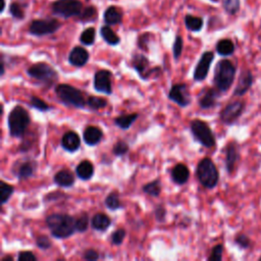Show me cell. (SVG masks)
I'll return each mask as SVG.
<instances>
[{
	"mask_svg": "<svg viewBox=\"0 0 261 261\" xmlns=\"http://www.w3.org/2000/svg\"><path fill=\"white\" fill-rule=\"evenodd\" d=\"M46 224L49 227L51 234L57 239L68 238L76 230L75 218L68 214H51L47 216Z\"/></svg>",
	"mask_w": 261,
	"mask_h": 261,
	"instance_id": "obj_1",
	"label": "cell"
},
{
	"mask_svg": "<svg viewBox=\"0 0 261 261\" xmlns=\"http://www.w3.org/2000/svg\"><path fill=\"white\" fill-rule=\"evenodd\" d=\"M236 66L228 59H222L217 62L214 68L213 83L220 93H225L231 87L236 76Z\"/></svg>",
	"mask_w": 261,
	"mask_h": 261,
	"instance_id": "obj_2",
	"label": "cell"
},
{
	"mask_svg": "<svg viewBox=\"0 0 261 261\" xmlns=\"http://www.w3.org/2000/svg\"><path fill=\"white\" fill-rule=\"evenodd\" d=\"M30 123L31 117L29 115V112L19 105L15 106L8 114L7 125L11 137H21L25 133Z\"/></svg>",
	"mask_w": 261,
	"mask_h": 261,
	"instance_id": "obj_3",
	"label": "cell"
},
{
	"mask_svg": "<svg viewBox=\"0 0 261 261\" xmlns=\"http://www.w3.org/2000/svg\"><path fill=\"white\" fill-rule=\"evenodd\" d=\"M196 175L201 185L207 189H213L218 184L219 173L215 164L210 158H203L198 163Z\"/></svg>",
	"mask_w": 261,
	"mask_h": 261,
	"instance_id": "obj_4",
	"label": "cell"
},
{
	"mask_svg": "<svg viewBox=\"0 0 261 261\" xmlns=\"http://www.w3.org/2000/svg\"><path fill=\"white\" fill-rule=\"evenodd\" d=\"M55 94L65 105L75 108H83L86 104L83 93L75 87L67 84H60L55 88Z\"/></svg>",
	"mask_w": 261,
	"mask_h": 261,
	"instance_id": "obj_5",
	"label": "cell"
},
{
	"mask_svg": "<svg viewBox=\"0 0 261 261\" xmlns=\"http://www.w3.org/2000/svg\"><path fill=\"white\" fill-rule=\"evenodd\" d=\"M27 73L31 77L41 82L47 87H51L55 82L58 81L57 71L51 65L45 62H39V63L33 64L27 69Z\"/></svg>",
	"mask_w": 261,
	"mask_h": 261,
	"instance_id": "obj_6",
	"label": "cell"
},
{
	"mask_svg": "<svg viewBox=\"0 0 261 261\" xmlns=\"http://www.w3.org/2000/svg\"><path fill=\"white\" fill-rule=\"evenodd\" d=\"M191 132L197 142L206 148H212L215 146V137L209 125L201 120L194 119L191 122Z\"/></svg>",
	"mask_w": 261,
	"mask_h": 261,
	"instance_id": "obj_7",
	"label": "cell"
},
{
	"mask_svg": "<svg viewBox=\"0 0 261 261\" xmlns=\"http://www.w3.org/2000/svg\"><path fill=\"white\" fill-rule=\"evenodd\" d=\"M245 110V102L242 100H234L229 102L219 114V118L222 123L226 125L233 124L243 114Z\"/></svg>",
	"mask_w": 261,
	"mask_h": 261,
	"instance_id": "obj_8",
	"label": "cell"
},
{
	"mask_svg": "<svg viewBox=\"0 0 261 261\" xmlns=\"http://www.w3.org/2000/svg\"><path fill=\"white\" fill-rule=\"evenodd\" d=\"M54 13L63 17L79 15L82 12V2L79 0H57L53 3Z\"/></svg>",
	"mask_w": 261,
	"mask_h": 261,
	"instance_id": "obj_9",
	"label": "cell"
},
{
	"mask_svg": "<svg viewBox=\"0 0 261 261\" xmlns=\"http://www.w3.org/2000/svg\"><path fill=\"white\" fill-rule=\"evenodd\" d=\"M60 27L56 19H37L30 25V33L35 36H44L53 34Z\"/></svg>",
	"mask_w": 261,
	"mask_h": 261,
	"instance_id": "obj_10",
	"label": "cell"
},
{
	"mask_svg": "<svg viewBox=\"0 0 261 261\" xmlns=\"http://www.w3.org/2000/svg\"><path fill=\"white\" fill-rule=\"evenodd\" d=\"M168 98L179 105L186 107L191 103V95L187 84H175L173 85L168 93Z\"/></svg>",
	"mask_w": 261,
	"mask_h": 261,
	"instance_id": "obj_11",
	"label": "cell"
},
{
	"mask_svg": "<svg viewBox=\"0 0 261 261\" xmlns=\"http://www.w3.org/2000/svg\"><path fill=\"white\" fill-rule=\"evenodd\" d=\"M213 59H214V54L211 51H207L202 54L194 70V80L196 82H202L207 77V74Z\"/></svg>",
	"mask_w": 261,
	"mask_h": 261,
	"instance_id": "obj_12",
	"label": "cell"
},
{
	"mask_svg": "<svg viewBox=\"0 0 261 261\" xmlns=\"http://www.w3.org/2000/svg\"><path fill=\"white\" fill-rule=\"evenodd\" d=\"M111 76L112 73L109 70L101 69L96 71L94 75V88L97 92H101L104 94L112 93V85H111Z\"/></svg>",
	"mask_w": 261,
	"mask_h": 261,
	"instance_id": "obj_13",
	"label": "cell"
},
{
	"mask_svg": "<svg viewBox=\"0 0 261 261\" xmlns=\"http://www.w3.org/2000/svg\"><path fill=\"white\" fill-rule=\"evenodd\" d=\"M132 65L143 80L151 77V75H153L156 72V70L160 69L159 67L149 68V60L142 54H137L133 57Z\"/></svg>",
	"mask_w": 261,
	"mask_h": 261,
	"instance_id": "obj_14",
	"label": "cell"
},
{
	"mask_svg": "<svg viewBox=\"0 0 261 261\" xmlns=\"http://www.w3.org/2000/svg\"><path fill=\"white\" fill-rule=\"evenodd\" d=\"M240 160V147L236 141H231L225 148V169L230 174Z\"/></svg>",
	"mask_w": 261,
	"mask_h": 261,
	"instance_id": "obj_15",
	"label": "cell"
},
{
	"mask_svg": "<svg viewBox=\"0 0 261 261\" xmlns=\"http://www.w3.org/2000/svg\"><path fill=\"white\" fill-rule=\"evenodd\" d=\"M37 169V164L33 160H23L21 162H15L12 171L18 179H27L34 175Z\"/></svg>",
	"mask_w": 261,
	"mask_h": 261,
	"instance_id": "obj_16",
	"label": "cell"
},
{
	"mask_svg": "<svg viewBox=\"0 0 261 261\" xmlns=\"http://www.w3.org/2000/svg\"><path fill=\"white\" fill-rule=\"evenodd\" d=\"M254 82L253 73L250 69H244L238 80V84L233 91V96L242 97L244 96L252 87Z\"/></svg>",
	"mask_w": 261,
	"mask_h": 261,
	"instance_id": "obj_17",
	"label": "cell"
},
{
	"mask_svg": "<svg viewBox=\"0 0 261 261\" xmlns=\"http://www.w3.org/2000/svg\"><path fill=\"white\" fill-rule=\"evenodd\" d=\"M220 92L217 89L206 88L203 89L199 95V105L202 109H210L217 104Z\"/></svg>",
	"mask_w": 261,
	"mask_h": 261,
	"instance_id": "obj_18",
	"label": "cell"
},
{
	"mask_svg": "<svg viewBox=\"0 0 261 261\" xmlns=\"http://www.w3.org/2000/svg\"><path fill=\"white\" fill-rule=\"evenodd\" d=\"M89 60V53L83 47H74L68 56V61L71 65L81 67L84 66Z\"/></svg>",
	"mask_w": 261,
	"mask_h": 261,
	"instance_id": "obj_19",
	"label": "cell"
},
{
	"mask_svg": "<svg viewBox=\"0 0 261 261\" xmlns=\"http://www.w3.org/2000/svg\"><path fill=\"white\" fill-rule=\"evenodd\" d=\"M61 146L67 152H74L81 146V139L79 135L72 130L65 133L61 139Z\"/></svg>",
	"mask_w": 261,
	"mask_h": 261,
	"instance_id": "obj_20",
	"label": "cell"
},
{
	"mask_svg": "<svg viewBox=\"0 0 261 261\" xmlns=\"http://www.w3.org/2000/svg\"><path fill=\"white\" fill-rule=\"evenodd\" d=\"M103 137L102 130L97 126H88L83 134L84 142L89 146H95L98 143H100L101 139Z\"/></svg>",
	"mask_w": 261,
	"mask_h": 261,
	"instance_id": "obj_21",
	"label": "cell"
},
{
	"mask_svg": "<svg viewBox=\"0 0 261 261\" xmlns=\"http://www.w3.org/2000/svg\"><path fill=\"white\" fill-rule=\"evenodd\" d=\"M171 177L172 180L177 185L186 184L190 177L189 168L182 163L176 164L171 170Z\"/></svg>",
	"mask_w": 261,
	"mask_h": 261,
	"instance_id": "obj_22",
	"label": "cell"
},
{
	"mask_svg": "<svg viewBox=\"0 0 261 261\" xmlns=\"http://www.w3.org/2000/svg\"><path fill=\"white\" fill-rule=\"evenodd\" d=\"M54 181L60 187L69 188L74 184V176L68 169H62L55 173Z\"/></svg>",
	"mask_w": 261,
	"mask_h": 261,
	"instance_id": "obj_23",
	"label": "cell"
},
{
	"mask_svg": "<svg viewBox=\"0 0 261 261\" xmlns=\"http://www.w3.org/2000/svg\"><path fill=\"white\" fill-rule=\"evenodd\" d=\"M75 172H76V175L83 179V180H88L90 179L93 174H94V166L92 164L91 161L89 160H83L81 161L76 168H75Z\"/></svg>",
	"mask_w": 261,
	"mask_h": 261,
	"instance_id": "obj_24",
	"label": "cell"
},
{
	"mask_svg": "<svg viewBox=\"0 0 261 261\" xmlns=\"http://www.w3.org/2000/svg\"><path fill=\"white\" fill-rule=\"evenodd\" d=\"M111 224V220L109 216H107L104 213H96L91 220V225L94 229L103 231L107 229Z\"/></svg>",
	"mask_w": 261,
	"mask_h": 261,
	"instance_id": "obj_25",
	"label": "cell"
},
{
	"mask_svg": "<svg viewBox=\"0 0 261 261\" xmlns=\"http://www.w3.org/2000/svg\"><path fill=\"white\" fill-rule=\"evenodd\" d=\"M139 117L138 113L130 114H121L118 117L114 118V124L121 129H127L135 122V120Z\"/></svg>",
	"mask_w": 261,
	"mask_h": 261,
	"instance_id": "obj_26",
	"label": "cell"
},
{
	"mask_svg": "<svg viewBox=\"0 0 261 261\" xmlns=\"http://www.w3.org/2000/svg\"><path fill=\"white\" fill-rule=\"evenodd\" d=\"M216 51L221 56H229L234 52V45L229 39H222L216 44Z\"/></svg>",
	"mask_w": 261,
	"mask_h": 261,
	"instance_id": "obj_27",
	"label": "cell"
},
{
	"mask_svg": "<svg viewBox=\"0 0 261 261\" xmlns=\"http://www.w3.org/2000/svg\"><path fill=\"white\" fill-rule=\"evenodd\" d=\"M121 13L116 7H108L104 13V20L108 24H116L121 21Z\"/></svg>",
	"mask_w": 261,
	"mask_h": 261,
	"instance_id": "obj_28",
	"label": "cell"
},
{
	"mask_svg": "<svg viewBox=\"0 0 261 261\" xmlns=\"http://www.w3.org/2000/svg\"><path fill=\"white\" fill-rule=\"evenodd\" d=\"M101 36L104 39V41L106 43H108L109 45H116L119 43V37L108 27V25H104L101 28Z\"/></svg>",
	"mask_w": 261,
	"mask_h": 261,
	"instance_id": "obj_29",
	"label": "cell"
},
{
	"mask_svg": "<svg viewBox=\"0 0 261 261\" xmlns=\"http://www.w3.org/2000/svg\"><path fill=\"white\" fill-rule=\"evenodd\" d=\"M13 192H14V188L11 185L1 180L0 181V204L4 205L10 199Z\"/></svg>",
	"mask_w": 261,
	"mask_h": 261,
	"instance_id": "obj_30",
	"label": "cell"
},
{
	"mask_svg": "<svg viewBox=\"0 0 261 261\" xmlns=\"http://www.w3.org/2000/svg\"><path fill=\"white\" fill-rule=\"evenodd\" d=\"M105 206L109 209V210H117L119 208L122 207L121 202L119 200V195L117 192H111L105 199L104 201Z\"/></svg>",
	"mask_w": 261,
	"mask_h": 261,
	"instance_id": "obj_31",
	"label": "cell"
},
{
	"mask_svg": "<svg viewBox=\"0 0 261 261\" xmlns=\"http://www.w3.org/2000/svg\"><path fill=\"white\" fill-rule=\"evenodd\" d=\"M143 192L152 196L157 197L161 193V182L159 179H155L151 182H148L143 186Z\"/></svg>",
	"mask_w": 261,
	"mask_h": 261,
	"instance_id": "obj_32",
	"label": "cell"
},
{
	"mask_svg": "<svg viewBox=\"0 0 261 261\" xmlns=\"http://www.w3.org/2000/svg\"><path fill=\"white\" fill-rule=\"evenodd\" d=\"M185 22H186V27L190 31H193V32H198L203 27L202 18L197 17V16H193V15H187L185 17Z\"/></svg>",
	"mask_w": 261,
	"mask_h": 261,
	"instance_id": "obj_33",
	"label": "cell"
},
{
	"mask_svg": "<svg viewBox=\"0 0 261 261\" xmlns=\"http://www.w3.org/2000/svg\"><path fill=\"white\" fill-rule=\"evenodd\" d=\"M88 106L93 109V110H100L106 107L107 105V100H105L102 97H96V96H91L87 100Z\"/></svg>",
	"mask_w": 261,
	"mask_h": 261,
	"instance_id": "obj_34",
	"label": "cell"
},
{
	"mask_svg": "<svg viewBox=\"0 0 261 261\" xmlns=\"http://www.w3.org/2000/svg\"><path fill=\"white\" fill-rule=\"evenodd\" d=\"M95 29L94 28H88L86 29L81 37H80V41L84 44V45H92L95 41Z\"/></svg>",
	"mask_w": 261,
	"mask_h": 261,
	"instance_id": "obj_35",
	"label": "cell"
},
{
	"mask_svg": "<svg viewBox=\"0 0 261 261\" xmlns=\"http://www.w3.org/2000/svg\"><path fill=\"white\" fill-rule=\"evenodd\" d=\"M30 106L35 109H38L40 111H47V110L51 109L50 105H48L45 101H43L42 99H40L37 96H32L30 98Z\"/></svg>",
	"mask_w": 261,
	"mask_h": 261,
	"instance_id": "obj_36",
	"label": "cell"
},
{
	"mask_svg": "<svg viewBox=\"0 0 261 261\" xmlns=\"http://www.w3.org/2000/svg\"><path fill=\"white\" fill-rule=\"evenodd\" d=\"M75 226L76 231L84 232L88 229L89 226V216L87 213H82L76 219H75Z\"/></svg>",
	"mask_w": 261,
	"mask_h": 261,
	"instance_id": "obj_37",
	"label": "cell"
},
{
	"mask_svg": "<svg viewBox=\"0 0 261 261\" xmlns=\"http://www.w3.org/2000/svg\"><path fill=\"white\" fill-rule=\"evenodd\" d=\"M222 252H223V246L221 244H218L214 246L211 250L210 256L208 257V261H220L222 260Z\"/></svg>",
	"mask_w": 261,
	"mask_h": 261,
	"instance_id": "obj_38",
	"label": "cell"
},
{
	"mask_svg": "<svg viewBox=\"0 0 261 261\" xmlns=\"http://www.w3.org/2000/svg\"><path fill=\"white\" fill-rule=\"evenodd\" d=\"M112 151L115 156H122L128 152V145L124 141H118L113 146Z\"/></svg>",
	"mask_w": 261,
	"mask_h": 261,
	"instance_id": "obj_39",
	"label": "cell"
},
{
	"mask_svg": "<svg viewBox=\"0 0 261 261\" xmlns=\"http://www.w3.org/2000/svg\"><path fill=\"white\" fill-rule=\"evenodd\" d=\"M223 7L226 12L234 14L240 8V0H223Z\"/></svg>",
	"mask_w": 261,
	"mask_h": 261,
	"instance_id": "obj_40",
	"label": "cell"
},
{
	"mask_svg": "<svg viewBox=\"0 0 261 261\" xmlns=\"http://www.w3.org/2000/svg\"><path fill=\"white\" fill-rule=\"evenodd\" d=\"M234 243L241 248V249H248L251 245V240L248 236L244 233H239L234 238Z\"/></svg>",
	"mask_w": 261,
	"mask_h": 261,
	"instance_id": "obj_41",
	"label": "cell"
},
{
	"mask_svg": "<svg viewBox=\"0 0 261 261\" xmlns=\"http://www.w3.org/2000/svg\"><path fill=\"white\" fill-rule=\"evenodd\" d=\"M125 237V230L123 228H118L111 234V243L112 245H120Z\"/></svg>",
	"mask_w": 261,
	"mask_h": 261,
	"instance_id": "obj_42",
	"label": "cell"
},
{
	"mask_svg": "<svg viewBox=\"0 0 261 261\" xmlns=\"http://www.w3.org/2000/svg\"><path fill=\"white\" fill-rule=\"evenodd\" d=\"M172 51H173V57L175 59H178V57H180L181 51H182V39L180 36H177L175 38V41H174L173 47H172Z\"/></svg>",
	"mask_w": 261,
	"mask_h": 261,
	"instance_id": "obj_43",
	"label": "cell"
},
{
	"mask_svg": "<svg viewBox=\"0 0 261 261\" xmlns=\"http://www.w3.org/2000/svg\"><path fill=\"white\" fill-rule=\"evenodd\" d=\"M36 244H37L38 248H40L42 250H47L51 247V241L46 236L38 237V239L36 240Z\"/></svg>",
	"mask_w": 261,
	"mask_h": 261,
	"instance_id": "obj_44",
	"label": "cell"
},
{
	"mask_svg": "<svg viewBox=\"0 0 261 261\" xmlns=\"http://www.w3.org/2000/svg\"><path fill=\"white\" fill-rule=\"evenodd\" d=\"M18 261H37V257L30 251H22L17 256Z\"/></svg>",
	"mask_w": 261,
	"mask_h": 261,
	"instance_id": "obj_45",
	"label": "cell"
},
{
	"mask_svg": "<svg viewBox=\"0 0 261 261\" xmlns=\"http://www.w3.org/2000/svg\"><path fill=\"white\" fill-rule=\"evenodd\" d=\"M10 13L12 14V16L16 17V18H22L23 17V11L20 7V5L18 3H12L10 5Z\"/></svg>",
	"mask_w": 261,
	"mask_h": 261,
	"instance_id": "obj_46",
	"label": "cell"
},
{
	"mask_svg": "<svg viewBox=\"0 0 261 261\" xmlns=\"http://www.w3.org/2000/svg\"><path fill=\"white\" fill-rule=\"evenodd\" d=\"M95 15H96V9H95L94 7H92V6L87 7V8L81 13V17H82V19H84V20H90V19H92Z\"/></svg>",
	"mask_w": 261,
	"mask_h": 261,
	"instance_id": "obj_47",
	"label": "cell"
},
{
	"mask_svg": "<svg viewBox=\"0 0 261 261\" xmlns=\"http://www.w3.org/2000/svg\"><path fill=\"white\" fill-rule=\"evenodd\" d=\"M154 214H155L156 219L161 222V221H164V219H165L166 210H165V208H164L162 205H158V206L155 208Z\"/></svg>",
	"mask_w": 261,
	"mask_h": 261,
	"instance_id": "obj_48",
	"label": "cell"
},
{
	"mask_svg": "<svg viewBox=\"0 0 261 261\" xmlns=\"http://www.w3.org/2000/svg\"><path fill=\"white\" fill-rule=\"evenodd\" d=\"M84 259L88 260V261H94L97 260L99 258V253L93 249H89L87 251H85L84 253Z\"/></svg>",
	"mask_w": 261,
	"mask_h": 261,
	"instance_id": "obj_49",
	"label": "cell"
},
{
	"mask_svg": "<svg viewBox=\"0 0 261 261\" xmlns=\"http://www.w3.org/2000/svg\"><path fill=\"white\" fill-rule=\"evenodd\" d=\"M146 43H148V35H143V36H141L140 37V39H139V41H138V45L144 50L145 49V44Z\"/></svg>",
	"mask_w": 261,
	"mask_h": 261,
	"instance_id": "obj_50",
	"label": "cell"
},
{
	"mask_svg": "<svg viewBox=\"0 0 261 261\" xmlns=\"http://www.w3.org/2000/svg\"><path fill=\"white\" fill-rule=\"evenodd\" d=\"M13 259H12V257L11 256H5V257H3L2 259H1V261H12Z\"/></svg>",
	"mask_w": 261,
	"mask_h": 261,
	"instance_id": "obj_51",
	"label": "cell"
},
{
	"mask_svg": "<svg viewBox=\"0 0 261 261\" xmlns=\"http://www.w3.org/2000/svg\"><path fill=\"white\" fill-rule=\"evenodd\" d=\"M4 0H1V11H3V9H4Z\"/></svg>",
	"mask_w": 261,
	"mask_h": 261,
	"instance_id": "obj_52",
	"label": "cell"
},
{
	"mask_svg": "<svg viewBox=\"0 0 261 261\" xmlns=\"http://www.w3.org/2000/svg\"><path fill=\"white\" fill-rule=\"evenodd\" d=\"M259 260H260V261H261V256H260V257H259Z\"/></svg>",
	"mask_w": 261,
	"mask_h": 261,
	"instance_id": "obj_53",
	"label": "cell"
}]
</instances>
